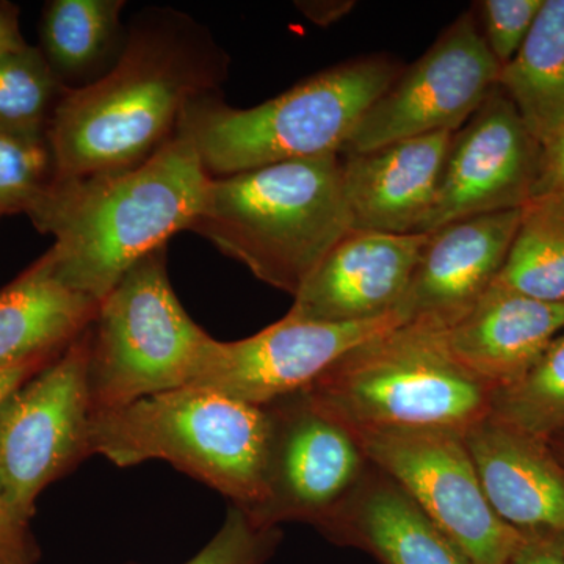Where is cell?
Segmentation results:
<instances>
[{"mask_svg": "<svg viewBox=\"0 0 564 564\" xmlns=\"http://www.w3.org/2000/svg\"><path fill=\"white\" fill-rule=\"evenodd\" d=\"M228 55L212 33L173 9L143 11L118 61L99 79L69 88L47 129L52 180L131 169L165 147L196 99L220 93Z\"/></svg>", "mask_w": 564, "mask_h": 564, "instance_id": "1", "label": "cell"}, {"mask_svg": "<svg viewBox=\"0 0 564 564\" xmlns=\"http://www.w3.org/2000/svg\"><path fill=\"white\" fill-rule=\"evenodd\" d=\"M212 177L188 135L131 169L52 180L25 214L54 237L50 252L69 288L101 303L133 265L191 231Z\"/></svg>", "mask_w": 564, "mask_h": 564, "instance_id": "2", "label": "cell"}, {"mask_svg": "<svg viewBox=\"0 0 564 564\" xmlns=\"http://www.w3.org/2000/svg\"><path fill=\"white\" fill-rule=\"evenodd\" d=\"M191 231L263 284L295 296L351 231L343 155L274 163L212 180Z\"/></svg>", "mask_w": 564, "mask_h": 564, "instance_id": "3", "label": "cell"}, {"mask_svg": "<svg viewBox=\"0 0 564 564\" xmlns=\"http://www.w3.org/2000/svg\"><path fill=\"white\" fill-rule=\"evenodd\" d=\"M402 70L389 55L351 58L250 109H237L212 93L187 107L180 131L192 140L212 180L340 154Z\"/></svg>", "mask_w": 564, "mask_h": 564, "instance_id": "4", "label": "cell"}, {"mask_svg": "<svg viewBox=\"0 0 564 564\" xmlns=\"http://www.w3.org/2000/svg\"><path fill=\"white\" fill-rule=\"evenodd\" d=\"M270 434L267 408L185 386L93 414L90 454L120 467L161 459L251 513L265 499Z\"/></svg>", "mask_w": 564, "mask_h": 564, "instance_id": "5", "label": "cell"}, {"mask_svg": "<svg viewBox=\"0 0 564 564\" xmlns=\"http://www.w3.org/2000/svg\"><path fill=\"white\" fill-rule=\"evenodd\" d=\"M302 393L350 432L466 433L488 417L491 402V391L447 350L443 332L408 323L345 352Z\"/></svg>", "mask_w": 564, "mask_h": 564, "instance_id": "6", "label": "cell"}, {"mask_svg": "<svg viewBox=\"0 0 564 564\" xmlns=\"http://www.w3.org/2000/svg\"><path fill=\"white\" fill-rule=\"evenodd\" d=\"M210 339L173 291L166 247L151 252L102 300L91 323L93 410H117L191 386Z\"/></svg>", "mask_w": 564, "mask_h": 564, "instance_id": "7", "label": "cell"}, {"mask_svg": "<svg viewBox=\"0 0 564 564\" xmlns=\"http://www.w3.org/2000/svg\"><path fill=\"white\" fill-rule=\"evenodd\" d=\"M90 328L0 406V491L31 521L40 494L88 458Z\"/></svg>", "mask_w": 564, "mask_h": 564, "instance_id": "8", "label": "cell"}, {"mask_svg": "<svg viewBox=\"0 0 564 564\" xmlns=\"http://www.w3.org/2000/svg\"><path fill=\"white\" fill-rule=\"evenodd\" d=\"M364 456L395 481L470 564H508L524 541L494 513L463 433L445 429L355 430Z\"/></svg>", "mask_w": 564, "mask_h": 564, "instance_id": "9", "label": "cell"}, {"mask_svg": "<svg viewBox=\"0 0 564 564\" xmlns=\"http://www.w3.org/2000/svg\"><path fill=\"white\" fill-rule=\"evenodd\" d=\"M499 63L486 46L474 10L456 18L430 50L364 115L340 154L393 141L459 131L499 85Z\"/></svg>", "mask_w": 564, "mask_h": 564, "instance_id": "10", "label": "cell"}, {"mask_svg": "<svg viewBox=\"0 0 564 564\" xmlns=\"http://www.w3.org/2000/svg\"><path fill=\"white\" fill-rule=\"evenodd\" d=\"M265 408L272 422L265 499L248 518L262 529L282 522L317 527L350 496L369 462L350 430L302 392Z\"/></svg>", "mask_w": 564, "mask_h": 564, "instance_id": "11", "label": "cell"}, {"mask_svg": "<svg viewBox=\"0 0 564 564\" xmlns=\"http://www.w3.org/2000/svg\"><path fill=\"white\" fill-rule=\"evenodd\" d=\"M399 325V314L348 325L285 315L247 339L212 337L191 386L265 408L310 388L345 352Z\"/></svg>", "mask_w": 564, "mask_h": 564, "instance_id": "12", "label": "cell"}, {"mask_svg": "<svg viewBox=\"0 0 564 564\" xmlns=\"http://www.w3.org/2000/svg\"><path fill=\"white\" fill-rule=\"evenodd\" d=\"M540 141L499 85L452 135L436 199L419 234L522 209L532 199Z\"/></svg>", "mask_w": 564, "mask_h": 564, "instance_id": "13", "label": "cell"}, {"mask_svg": "<svg viewBox=\"0 0 564 564\" xmlns=\"http://www.w3.org/2000/svg\"><path fill=\"white\" fill-rule=\"evenodd\" d=\"M429 234L351 231L334 245L288 314L296 321L348 325L397 314Z\"/></svg>", "mask_w": 564, "mask_h": 564, "instance_id": "14", "label": "cell"}, {"mask_svg": "<svg viewBox=\"0 0 564 564\" xmlns=\"http://www.w3.org/2000/svg\"><path fill=\"white\" fill-rule=\"evenodd\" d=\"M521 209L466 218L429 232L397 314L408 325L445 329L466 317L502 270Z\"/></svg>", "mask_w": 564, "mask_h": 564, "instance_id": "15", "label": "cell"}, {"mask_svg": "<svg viewBox=\"0 0 564 564\" xmlns=\"http://www.w3.org/2000/svg\"><path fill=\"white\" fill-rule=\"evenodd\" d=\"M494 513L522 536H564V464L551 444L497 419L463 433Z\"/></svg>", "mask_w": 564, "mask_h": 564, "instance_id": "16", "label": "cell"}, {"mask_svg": "<svg viewBox=\"0 0 564 564\" xmlns=\"http://www.w3.org/2000/svg\"><path fill=\"white\" fill-rule=\"evenodd\" d=\"M452 135L432 133L340 154L352 231L419 232L436 199Z\"/></svg>", "mask_w": 564, "mask_h": 564, "instance_id": "17", "label": "cell"}, {"mask_svg": "<svg viewBox=\"0 0 564 564\" xmlns=\"http://www.w3.org/2000/svg\"><path fill=\"white\" fill-rule=\"evenodd\" d=\"M563 329L564 304L492 284L443 337L455 361L492 392L519 380Z\"/></svg>", "mask_w": 564, "mask_h": 564, "instance_id": "18", "label": "cell"}, {"mask_svg": "<svg viewBox=\"0 0 564 564\" xmlns=\"http://www.w3.org/2000/svg\"><path fill=\"white\" fill-rule=\"evenodd\" d=\"M317 529L383 564H470L421 507L370 464L350 496Z\"/></svg>", "mask_w": 564, "mask_h": 564, "instance_id": "19", "label": "cell"}, {"mask_svg": "<svg viewBox=\"0 0 564 564\" xmlns=\"http://www.w3.org/2000/svg\"><path fill=\"white\" fill-rule=\"evenodd\" d=\"M99 304L58 276L47 251L0 291V367L57 358L90 328Z\"/></svg>", "mask_w": 564, "mask_h": 564, "instance_id": "20", "label": "cell"}, {"mask_svg": "<svg viewBox=\"0 0 564 564\" xmlns=\"http://www.w3.org/2000/svg\"><path fill=\"white\" fill-rule=\"evenodd\" d=\"M499 87L534 139L564 117V0H544L518 55L500 70Z\"/></svg>", "mask_w": 564, "mask_h": 564, "instance_id": "21", "label": "cell"}, {"mask_svg": "<svg viewBox=\"0 0 564 564\" xmlns=\"http://www.w3.org/2000/svg\"><path fill=\"white\" fill-rule=\"evenodd\" d=\"M124 0H54L44 10L43 54L63 79L91 84L120 57ZM82 85V87H84Z\"/></svg>", "mask_w": 564, "mask_h": 564, "instance_id": "22", "label": "cell"}, {"mask_svg": "<svg viewBox=\"0 0 564 564\" xmlns=\"http://www.w3.org/2000/svg\"><path fill=\"white\" fill-rule=\"evenodd\" d=\"M494 284L538 302L564 304V195L534 196L521 209Z\"/></svg>", "mask_w": 564, "mask_h": 564, "instance_id": "23", "label": "cell"}, {"mask_svg": "<svg viewBox=\"0 0 564 564\" xmlns=\"http://www.w3.org/2000/svg\"><path fill=\"white\" fill-rule=\"evenodd\" d=\"M489 415L541 440L564 436V329L519 380L491 392Z\"/></svg>", "mask_w": 564, "mask_h": 564, "instance_id": "24", "label": "cell"}, {"mask_svg": "<svg viewBox=\"0 0 564 564\" xmlns=\"http://www.w3.org/2000/svg\"><path fill=\"white\" fill-rule=\"evenodd\" d=\"M69 87L43 51L25 46L0 57V129L47 140L55 109Z\"/></svg>", "mask_w": 564, "mask_h": 564, "instance_id": "25", "label": "cell"}, {"mask_svg": "<svg viewBox=\"0 0 564 564\" xmlns=\"http://www.w3.org/2000/svg\"><path fill=\"white\" fill-rule=\"evenodd\" d=\"M54 177L47 140L0 129V217L28 212Z\"/></svg>", "mask_w": 564, "mask_h": 564, "instance_id": "26", "label": "cell"}, {"mask_svg": "<svg viewBox=\"0 0 564 564\" xmlns=\"http://www.w3.org/2000/svg\"><path fill=\"white\" fill-rule=\"evenodd\" d=\"M280 529H262L231 505L217 534L185 564H263L280 541Z\"/></svg>", "mask_w": 564, "mask_h": 564, "instance_id": "27", "label": "cell"}, {"mask_svg": "<svg viewBox=\"0 0 564 564\" xmlns=\"http://www.w3.org/2000/svg\"><path fill=\"white\" fill-rule=\"evenodd\" d=\"M543 6L544 0H484L477 3L475 20L500 68L521 51Z\"/></svg>", "mask_w": 564, "mask_h": 564, "instance_id": "28", "label": "cell"}, {"mask_svg": "<svg viewBox=\"0 0 564 564\" xmlns=\"http://www.w3.org/2000/svg\"><path fill=\"white\" fill-rule=\"evenodd\" d=\"M39 549L29 532V521L0 491V564H35Z\"/></svg>", "mask_w": 564, "mask_h": 564, "instance_id": "29", "label": "cell"}, {"mask_svg": "<svg viewBox=\"0 0 564 564\" xmlns=\"http://www.w3.org/2000/svg\"><path fill=\"white\" fill-rule=\"evenodd\" d=\"M540 162H538L536 182L533 195H564V117L540 143Z\"/></svg>", "mask_w": 564, "mask_h": 564, "instance_id": "30", "label": "cell"}, {"mask_svg": "<svg viewBox=\"0 0 564 564\" xmlns=\"http://www.w3.org/2000/svg\"><path fill=\"white\" fill-rule=\"evenodd\" d=\"M508 564H564V536H524Z\"/></svg>", "mask_w": 564, "mask_h": 564, "instance_id": "31", "label": "cell"}, {"mask_svg": "<svg viewBox=\"0 0 564 564\" xmlns=\"http://www.w3.org/2000/svg\"><path fill=\"white\" fill-rule=\"evenodd\" d=\"M54 359H33V361L17 364V366L0 367V406L7 402L11 393L17 392L25 381L35 377L41 369H44Z\"/></svg>", "mask_w": 564, "mask_h": 564, "instance_id": "32", "label": "cell"}, {"mask_svg": "<svg viewBox=\"0 0 564 564\" xmlns=\"http://www.w3.org/2000/svg\"><path fill=\"white\" fill-rule=\"evenodd\" d=\"M307 20L318 25H329L343 20L356 6L350 0H310V2H296Z\"/></svg>", "mask_w": 564, "mask_h": 564, "instance_id": "33", "label": "cell"}, {"mask_svg": "<svg viewBox=\"0 0 564 564\" xmlns=\"http://www.w3.org/2000/svg\"><path fill=\"white\" fill-rule=\"evenodd\" d=\"M28 46L22 39L17 10L0 3V57Z\"/></svg>", "mask_w": 564, "mask_h": 564, "instance_id": "34", "label": "cell"}, {"mask_svg": "<svg viewBox=\"0 0 564 564\" xmlns=\"http://www.w3.org/2000/svg\"><path fill=\"white\" fill-rule=\"evenodd\" d=\"M551 444L552 451L558 456L560 462L564 464V436L554 437V440L547 441Z\"/></svg>", "mask_w": 564, "mask_h": 564, "instance_id": "35", "label": "cell"}]
</instances>
